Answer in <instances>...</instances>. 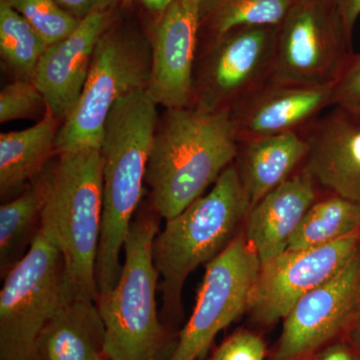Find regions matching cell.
Returning a JSON list of instances; mask_svg holds the SVG:
<instances>
[{"label": "cell", "instance_id": "44dd1931", "mask_svg": "<svg viewBox=\"0 0 360 360\" xmlns=\"http://www.w3.org/2000/svg\"><path fill=\"white\" fill-rule=\"evenodd\" d=\"M44 174L0 207V274L2 278L25 257L41 229Z\"/></svg>", "mask_w": 360, "mask_h": 360}, {"label": "cell", "instance_id": "4fadbf2b", "mask_svg": "<svg viewBox=\"0 0 360 360\" xmlns=\"http://www.w3.org/2000/svg\"><path fill=\"white\" fill-rule=\"evenodd\" d=\"M200 0H174L149 28L153 68L148 92L158 105H193V77L198 47Z\"/></svg>", "mask_w": 360, "mask_h": 360}, {"label": "cell", "instance_id": "484cf974", "mask_svg": "<svg viewBox=\"0 0 360 360\" xmlns=\"http://www.w3.org/2000/svg\"><path fill=\"white\" fill-rule=\"evenodd\" d=\"M46 110L44 96L32 80H15L0 91L1 123L39 116L44 117Z\"/></svg>", "mask_w": 360, "mask_h": 360}, {"label": "cell", "instance_id": "8fae6325", "mask_svg": "<svg viewBox=\"0 0 360 360\" xmlns=\"http://www.w3.org/2000/svg\"><path fill=\"white\" fill-rule=\"evenodd\" d=\"M360 322V248L328 281L309 291L283 319L269 360H314Z\"/></svg>", "mask_w": 360, "mask_h": 360}, {"label": "cell", "instance_id": "9c48e42d", "mask_svg": "<svg viewBox=\"0 0 360 360\" xmlns=\"http://www.w3.org/2000/svg\"><path fill=\"white\" fill-rule=\"evenodd\" d=\"M277 26L232 28L198 45L193 105L229 111L270 82L276 60Z\"/></svg>", "mask_w": 360, "mask_h": 360}, {"label": "cell", "instance_id": "8992f818", "mask_svg": "<svg viewBox=\"0 0 360 360\" xmlns=\"http://www.w3.org/2000/svg\"><path fill=\"white\" fill-rule=\"evenodd\" d=\"M153 208L134 217L125 240L124 264L115 288L97 297L105 326L104 356L110 360H160L167 331L158 319L156 284L160 276L153 258L158 233Z\"/></svg>", "mask_w": 360, "mask_h": 360}, {"label": "cell", "instance_id": "83f0119b", "mask_svg": "<svg viewBox=\"0 0 360 360\" xmlns=\"http://www.w3.org/2000/svg\"><path fill=\"white\" fill-rule=\"evenodd\" d=\"M360 108V52H352L333 87V106Z\"/></svg>", "mask_w": 360, "mask_h": 360}, {"label": "cell", "instance_id": "f1b7e54d", "mask_svg": "<svg viewBox=\"0 0 360 360\" xmlns=\"http://www.w3.org/2000/svg\"><path fill=\"white\" fill-rule=\"evenodd\" d=\"M66 13L78 20L96 13L115 11L122 6V0H56Z\"/></svg>", "mask_w": 360, "mask_h": 360}, {"label": "cell", "instance_id": "cb8c5ba5", "mask_svg": "<svg viewBox=\"0 0 360 360\" xmlns=\"http://www.w3.org/2000/svg\"><path fill=\"white\" fill-rule=\"evenodd\" d=\"M49 46L18 11L0 1V53L16 77L32 80Z\"/></svg>", "mask_w": 360, "mask_h": 360}, {"label": "cell", "instance_id": "9a60e30c", "mask_svg": "<svg viewBox=\"0 0 360 360\" xmlns=\"http://www.w3.org/2000/svg\"><path fill=\"white\" fill-rule=\"evenodd\" d=\"M333 106V87L269 82L236 104L229 116L238 142L302 132Z\"/></svg>", "mask_w": 360, "mask_h": 360}, {"label": "cell", "instance_id": "2e32d148", "mask_svg": "<svg viewBox=\"0 0 360 360\" xmlns=\"http://www.w3.org/2000/svg\"><path fill=\"white\" fill-rule=\"evenodd\" d=\"M117 9L96 13L80 20L68 37L49 46L40 59L32 82L44 96L47 110L59 122H65L75 110L97 41Z\"/></svg>", "mask_w": 360, "mask_h": 360}, {"label": "cell", "instance_id": "4316f807", "mask_svg": "<svg viewBox=\"0 0 360 360\" xmlns=\"http://www.w3.org/2000/svg\"><path fill=\"white\" fill-rule=\"evenodd\" d=\"M264 357L262 338L251 331L239 330L224 341L212 360H264Z\"/></svg>", "mask_w": 360, "mask_h": 360}, {"label": "cell", "instance_id": "4dcf8cb0", "mask_svg": "<svg viewBox=\"0 0 360 360\" xmlns=\"http://www.w3.org/2000/svg\"><path fill=\"white\" fill-rule=\"evenodd\" d=\"M314 360H360V356L347 340H341L324 348Z\"/></svg>", "mask_w": 360, "mask_h": 360}, {"label": "cell", "instance_id": "ffe728a7", "mask_svg": "<svg viewBox=\"0 0 360 360\" xmlns=\"http://www.w3.org/2000/svg\"><path fill=\"white\" fill-rule=\"evenodd\" d=\"M59 120L46 110L37 124L20 131L0 134L1 198L18 195L44 172L56 155Z\"/></svg>", "mask_w": 360, "mask_h": 360}, {"label": "cell", "instance_id": "30bf717a", "mask_svg": "<svg viewBox=\"0 0 360 360\" xmlns=\"http://www.w3.org/2000/svg\"><path fill=\"white\" fill-rule=\"evenodd\" d=\"M259 269L257 251L245 233L238 234L219 257L206 264L193 314L167 360L205 359L219 331L248 309Z\"/></svg>", "mask_w": 360, "mask_h": 360}, {"label": "cell", "instance_id": "d590c367", "mask_svg": "<svg viewBox=\"0 0 360 360\" xmlns=\"http://www.w3.org/2000/svg\"><path fill=\"white\" fill-rule=\"evenodd\" d=\"M198 360H205V359H198Z\"/></svg>", "mask_w": 360, "mask_h": 360}, {"label": "cell", "instance_id": "6da1fadb", "mask_svg": "<svg viewBox=\"0 0 360 360\" xmlns=\"http://www.w3.org/2000/svg\"><path fill=\"white\" fill-rule=\"evenodd\" d=\"M238 148L229 111L198 105L165 110L146 167L151 207L165 220L176 217L233 163Z\"/></svg>", "mask_w": 360, "mask_h": 360}, {"label": "cell", "instance_id": "d4e9b609", "mask_svg": "<svg viewBox=\"0 0 360 360\" xmlns=\"http://www.w3.org/2000/svg\"><path fill=\"white\" fill-rule=\"evenodd\" d=\"M18 11L51 46L68 37L80 20L66 13L56 0H0Z\"/></svg>", "mask_w": 360, "mask_h": 360}, {"label": "cell", "instance_id": "e0dca14e", "mask_svg": "<svg viewBox=\"0 0 360 360\" xmlns=\"http://www.w3.org/2000/svg\"><path fill=\"white\" fill-rule=\"evenodd\" d=\"M314 179L300 169L253 206L245 236L264 265L288 250L291 236L319 196Z\"/></svg>", "mask_w": 360, "mask_h": 360}, {"label": "cell", "instance_id": "1f68e13d", "mask_svg": "<svg viewBox=\"0 0 360 360\" xmlns=\"http://www.w3.org/2000/svg\"><path fill=\"white\" fill-rule=\"evenodd\" d=\"M134 1L139 2V6L144 9V11L150 15L155 16L162 13L174 2V0H134Z\"/></svg>", "mask_w": 360, "mask_h": 360}, {"label": "cell", "instance_id": "3957f363", "mask_svg": "<svg viewBox=\"0 0 360 360\" xmlns=\"http://www.w3.org/2000/svg\"><path fill=\"white\" fill-rule=\"evenodd\" d=\"M41 231L58 246L65 264L70 297L96 302V260L103 224L101 149L58 155L45 168Z\"/></svg>", "mask_w": 360, "mask_h": 360}, {"label": "cell", "instance_id": "ba28073f", "mask_svg": "<svg viewBox=\"0 0 360 360\" xmlns=\"http://www.w3.org/2000/svg\"><path fill=\"white\" fill-rule=\"evenodd\" d=\"M352 52V37L330 0H296L277 25L270 82L333 87Z\"/></svg>", "mask_w": 360, "mask_h": 360}, {"label": "cell", "instance_id": "7a4b0ae2", "mask_svg": "<svg viewBox=\"0 0 360 360\" xmlns=\"http://www.w3.org/2000/svg\"><path fill=\"white\" fill-rule=\"evenodd\" d=\"M148 90H139L115 103L104 127L99 148L103 206L96 271L98 296L115 288L122 272L120 253L141 200L160 117Z\"/></svg>", "mask_w": 360, "mask_h": 360}, {"label": "cell", "instance_id": "5bb4252c", "mask_svg": "<svg viewBox=\"0 0 360 360\" xmlns=\"http://www.w3.org/2000/svg\"><path fill=\"white\" fill-rule=\"evenodd\" d=\"M302 169L317 186L360 205V108L333 106L305 127Z\"/></svg>", "mask_w": 360, "mask_h": 360}, {"label": "cell", "instance_id": "e575fe53", "mask_svg": "<svg viewBox=\"0 0 360 360\" xmlns=\"http://www.w3.org/2000/svg\"><path fill=\"white\" fill-rule=\"evenodd\" d=\"M98 360H110V359H106L105 356H103V357H101V359H98Z\"/></svg>", "mask_w": 360, "mask_h": 360}, {"label": "cell", "instance_id": "603a6c76", "mask_svg": "<svg viewBox=\"0 0 360 360\" xmlns=\"http://www.w3.org/2000/svg\"><path fill=\"white\" fill-rule=\"evenodd\" d=\"M296 0H200L198 45L232 28L250 25L277 26Z\"/></svg>", "mask_w": 360, "mask_h": 360}, {"label": "cell", "instance_id": "5b68a950", "mask_svg": "<svg viewBox=\"0 0 360 360\" xmlns=\"http://www.w3.org/2000/svg\"><path fill=\"white\" fill-rule=\"evenodd\" d=\"M124 6L116 11L94 49L82 96L58 130L56 153L101 148L104 127L118 101L148 89L153 68L149 33Z\"/></svg>", "mask_w": 360, "mask_h": 360}, {"label": "cell", "instance_id": "d6986e66", "mask_svg": "<svg viewBox=\"0 0 360 360\" xmlns=\"http://www.w3.org/2000/svg\"><path fill=\"white\" fill-rule=\"evenodd\" d=\"M307 144L298 132L238 142L233 161L250 210L302 169Z\"/></svg>", "mask_w": 360, "mask_h": 360}, {"label": "cell", "instance_id": "7c38bea8", "mask_svg": "<svg viewBox=\"0 0 360 360\" xmlns=\"http://www.w3.org/2000/svg\"><path fill=\"white\" fill-rule=\"evenodd\" d=\"M359 248L360 232L319 248L286 250L260 265L246 311L264 326L283 319L300 298L338 274Z\"/></svg>", "mask_w": 360, "mask_h": 360}, {"label": "cell", "instance_id": "7402d4cb", "mask_svg": "<svg viewBox=\"0 0 360 360\" xmlns=\"http://www.w3.org/2000/svg\"><path fill=\"white\" fill-rule=\"evenodd\" d=\"M317 196L291 236L288 250H302L329 245L360 232V205L326 191Z\"/></svg>", "mask_w": 360, "mask_h": 360}, {"label": "cell", "instance_id": "836d02e7", "mask_svg": "<svg viewBox=\"0 0 360 360\" xmlns=\"http://www.w3.org/2000/svg\"><path fill=\"white\" fill-rule=\"evenodd\" d=\"M134 0H122V6L131 7Z\"/></svg>", "mask_w": 360, "mask_h": 360}, {"label": "cell", "instance_id": "ac0fdd59", "mask_svg": "<svg viewBox=\"0 0 360 360\" xmlns=\"http://www.w3.org/2000/svg\"><path fill=\"white\" fill-rule=\"evenodd\" d=\"M105 326L94 300L68 297L40 331L34 360H98Z\"/></svg>", "mask_w": 360, "mask_h": 360}, {"label": "cell", "instance_id": "277c9868", "mask_svg": "<svg viewBox=\"0 0 360 360\" xmlns=\"http://www.w3.org/2000/svg\"><path fill=\"white\" fill-rule=\"evenodd\" d=\"M250 202L233 163L212 191L167 220L153 243V258L161 277L162 314L170 319L184 314L181 295L187 277L201 264L219 257L238 236Z\"/></svg>", "mask_w": 360, "mask_h": 360}, {"label": "cell", "instance_id": "52a82bcc", "mask_svg": "<svg viewBox=\"0 0 360 360\" xmlns=\"http://www.w3.org/2000/svg\"><path fill=\"white\" fill-rule=\"evenodd\" d=\"M68 296L65 259L40 229L25 257L4 277L0 360H34L40 331Z\"/></svg>", "mask_w": 360, "mask_h": 360}, {"label": "cell", "instance_id": "d6a6232c", "mask_svg": "<svg viewBox=\"0 0 360 360\" xmlns=\"http://www.w3.org/2000/svg\"><path fill=\"white\" fill-rule=\"evenodd\" d=\"M349 345L356 350L360 356V322L347 335V340Z\"/></svg>", "mask_w": 360, "mask_h": 360}, {"label": "cell", "instance_id": "f546056e", "mask_svg": "<svg viewBox=\"0 0 360 360\" xmlns=\"http://www.w3.org/2000/svg\"><path fill=\"white\" fill-rule=\"evenodd\" d=\"M338 9L348 34H354L355 23L360 16V0H330Z\"/></svg>", "mask_w": 360, "mask_h": 360}]
</instances>
